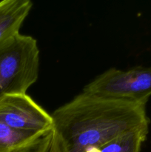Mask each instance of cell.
<instances>
[{"instance_id":"cell-2","label":"cell","mask_w":151,"mask_h":152,"mask_svg":"<svg viewBox=\"0 0 151 152\" xmlns=\"http://www.w3.org/2000/svg\"><path fill=\"white\" fill-rule=\"evenodd\" d=\"M39 49L30 36L15 34L0 42V102L10 95L24 94L37 81Z\"/></svg>"},{"instance_id":"cell-7","label":"cell","mask_w":151,"mask_h":152,"mask_svg":"<svg viewBox=\"0 0 151 152\" xmlns=\"http://www.w3.org/2000/svg\"><path fill=\"white\" fill-rule=\"evenodd\" d=\"M149 126L134 129L87 152H140L142 143L147 136Z\"/></svg>"},{"instance_id":"cell-3","label":"cell","mask_w":151,"mask_h":152,"mask_svg":"<svg viewBox=\"0 0 151 152\" xmlns=\"http://www.w3.org/2000/svg\"><path fill=\"white\" fill-rule=\"evenodd\" d=\"M83 92L108 99L146 104L151 96V67L110 68L98 76Z\"/></svg>"},{"instance_id":"cell-8","label":"cell","mask_w":151,"mask_h":152,"mask_svg":"<svg viewBox=\"0 0 151 152\" xmlns=\"http://www.w3.org/2000/svg\"><path fill=\"white\" fill-rule=\"evenodd\" d=\"M31 152H48L47 151V147L44 145V142H39V143L36 146V148H34Z\"/></svg>"},{"instance_id":"cell-1","label":"cell","mask_w":151,"mask_h":152,"mask_svg":"<svg viewBox=\"0 0 151 152\" xmlns=\"http://www.w3.org/2000/svg\"><path fill=\"white\" fill-rule=\"evenodd\" d=\"M63 152H87L120 134L149 126L146 104L82 93L51 115Z\"/></svg>"},{"instance_id":"cell-5","label":"cell","mask_w":151,"mask_h":152,"mask_svg":"<svg viewBox=\"0 0 151 152\" xmlns=\"http://www.w3.org/2000/svg\"><path fill=\"white\" fill-rule=\"evenodd\" d=\"M32 7L33 3L30 0L0 1V42L19 33Z\"/></svg>"},{"instance_id":"cell-6","label":"cell","mask_w":151,"mask_h":152,"mask_svg":"<svg viewBox=\"0 0 151 152\" xmlns=\"http://www.w3.org/2000/svg\"><path fill=\"white\" fill-rule=\"evenodd\" d=\"M47 134L16 130L0 122V152H31Z\"/></svg>"},{"instance_id":"cell-4","label":"cell","mask_w":151,"mask_h":152,"mask_svg":"<svg viewBox=\"0 0 151 152\" xmlns=\"http://www.w3.org/2000/svg\"><path fill=\"white\" fill-rule=\"evenodd\" d=\"M0 122L16 130L47 134L53 119L27 94L10 95L0 102Z\"/></svg>"}]
</instances>
